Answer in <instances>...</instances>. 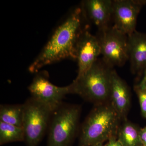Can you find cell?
<instances>
[{
  "label": "cell",
  "instance_id": "1",
  "mask_svg": "<svg viewBox=\"0 0 146 146\" xmlns=\"http://www.w3.org/2000/svg\"><path fill=\"white\" fill-rule=\"evenodd\" d=\"M85 19L82 7L73 11L56 29L42 52L29 67V71L36 73L42 67L67 58L76 60L77 44L88 28L83 27Z\"/></svg>",
  "mask_w": 146,
  "mask_h": 146
},
{
  "label": "cell",
  "instance_id": "2",
  "mask_svg": "<svg viewBox=\"0 0 146 146\" xmlns=\"http://www.w3.org/2000/svg\"><path fill=\"white\" fill-rule=\"evenodd\" d=\"M122 121L109 102L95 105L82 125L79 146H92L117 138Z\"/></svg>",
  "mask_w": 146,
  "mask_h": 146
},
{
  "label": "cell",
  "instance_id": "3",
  "mask_svg": "<svg viewBox=\"0 0 146 146\" xmlns=\"http://www.w3.org/2000/svg\"><path fill=\"white\" fill-rule=\"evenodd\" d=\"M113 69L102 58H98L88 70L77 76L71 84L72 94H77L95 105L109 102Z\"/></svg>",
  "mask_w": 146,
  "mask_h": 146
},
{
  "label": "cell",
  "instance_id": "4",
  "mask_svg": "<svg viewBox=\"0 0 146 146\" xmlns=\"http://www.w3.org/2000/svg\"><path fill=\"white\" fill-rule=\"evenodd\" d=\"M81 108L62 103L52 112L50 123L47 146H70L79 127Z\"/></svg>",
  "mask_w": 146,
  "mask_h": 146
},
{
  "label": "cell",
  "instance_id": "5",
  "mask_svg": "<svg viewBox=\"0 0 146 146\" xmlns=\"http://www.w3.org/2000/svg\"><path fill=\"white\" fill-rule=\"evenodd\" d=\"M23 128L27 146H37L49 125L53 111L41 102L31 98L24 104Z\"/></svg>",
  "mask_w": 146,
  "mask_h": 146
},
{
  "label": "cell",
  "instance_id": "6",
  "mask_svg": "<svg viewBox=\"0 0 146 146\" xmlns=\"http://www.w3.org/2000/svg\"><path fill=\"white\" fill-rule=\"evenodd\" d=\"M97 36L104 61L112 68L124 65L129 60L128 35L112 26Z\"/></svg>",
  "mask_w": 146,
  "mask_h": 146
},
{
  "label": "cell",
  "instance_id": "7",
  "mask_svg": "<svg viewBox=\"0 0 146 146\" xmlns=\"http://www.w3.org/2000/svg\"><path fill=\"white\" fill-rule=\"evenodd\" d=\"M28 89L31 98L46 105L53 112L61 104L66 95L72 94L71 84L64 87L54 85L48 79V74H36Z\"/></svg>",
  "mask_w": 146,
  "mask_h": 146
},
{
  "label": "cell",
  "instance_id": "8",
  "mask_svg": "<svg viewBox=\"0 0 146 146\" xmlns=\"http://www.w3.org/2000/svg\"><path fill=\"white\" fill-rule=\"evenodd\" d=\"M143 7L138 0L112 1V26L126 35L133 33Z\"/></svg>",
  "mask_w": 146,
  "mask_h": 146
},
{
  "label": "cell",
  "instance_id": "9",
  "mask_svg": "<svg viewBox=\"0 0 146 146\" xmlns=\"http://www.w3.org/2000/svg\"><path fill=\"white\" fill-rule=\"evenodd\" d=\"M101 54L99 41L87 29L82 34L77 44L76 60L78 65L77 76L83 74L91 68Z\"/></svg>",
  "mask_w": 146,
  "mask_h": 146
},
{
  "label": "cell",
  "instance_id": "10",
  "mask_svg": "<svg viewBox=\"0 0 146 146\" xmlns=\"http://www.w3.org/2000/svg\"><path fill=\"white\" fill-rule=\"evenodd\" d=\"M81 7L86 19L97 27L98 32L112 26V1L86 0L82 2Z\"/></svg>",
  "mask_w": 146,
  "mask_h": 146
},
{
  "label": "cell",
  "instance_id": "11",
  "mask_svg": "<svg viewBox=\"0 0 146 146\" xmlns=\"http://www.w3.org/2000/svg\"><path fill=\"white\" fill-rule=\"evenodd\" d=\"M109 102L122 121L127 119L131 104L130 90L114 69L111 74Z\"/></svg>",
  "mask_w": 146,
  "mask_h": 146
},
{
  "label": "cell",
  "instance_id": "12",
  "mask_svg": "<svg viewBox=\"0 0 146 146\" xmlns=\"http://www.w3.org/2000/svg\"><path fill=\"white\" fill-rule=\"evenodd\" d=\"M129 60L133 74L143 76L146 70V33L136 31L128 35Z\"/></svg>",
  "mask_w": 146,
  "mask_h": 146
},
{
  "label": "cell",
  "instance_id": "13",
  "mask_svg": "<svg viewBox=\"0 0 146 146\" xmlns=\"http://www.w3.org/2000/svg\"><path fill=\"white\" fill-rule=\"evenodd\" d=\"M118 130L117 140L123 146H141L143 145L140 136V128L127 119L122 121Z\"/></svg>",
  "mask_w": 146,
  "mask_h": 146
},
{
  "label": "cell",
  "instance_id": "14",
  "mask_svg": "<svg viewBox=\"0 0 146 146\" xmlns=\"http://www.w3.org/2000/svg\"><path fill=\"white\" fill-rule=\"evenodd\" d=\"M24 105L2 104L0 106V121L23 127Z\"/></svg>",
  "mask_w": 146,
  "mask_h": 146
},
{
  "label": "cell",
  "instance_id": "15",
  "mask_svg": "<svg viewBox=\"0 0 146 146\" xmlns=\"http://www.w3.org/2000/svg\"><path fill=\"white\" fill-rule=\"evenodd\" d=\"M23 127L0 121V145L25 141Z\"/></svg>",
  "mask_w": 146,
  "mask_h": 146
},
{
  "label": "cell",
  "instance_id": "16",
  "mask_svg": "<svg viewBox=\"0 0 146 146\" xmlns=\"http://www.w3.org/2000/svg\"><path fill=\"white\" fill-rule=\"evenodd\" d=\"M134 90L137 94L141 108V115L146 119V91L134 86Z\"/></svg>",
  "mask_w": 146,
  "mask_h": 146
},
{
  "label": "cell",
  "instance_id": "17",
  "mask_svg": "<svg viewBox=\"0 0 146 146\" xmlns=\"http://www.w3.org/2000/svg\"><path fill=\"white\" fill-rule=\"evenodd\" d=\"M134 86L146 91V70L143 75V77L141 79V81Z\"/></svg>",
  "mask_w": 146,
  "mask_h": 146
},
{
  "label": "cell",
  "instance_id": "18",
  "mask_svg": "<svg viewBox=\"0 0 146 146\" xmlns=\"http://www.w3.org/2000/svg\"><path fill=\"white\" fill-rule=\"evenodd\" d=\"M139 136L143 145L146 146V126L140 129Z\"/></svg>",
  "mask_w": 146,
  "mask_h": 146
},
{
  "label": "cell",
  "instance_id": "19",
  "mask_svg": "<svg viewBox=\"0 0 146 146\" xmlns=\"http://www.w3.org/2000/svg\"><path fill=\"white\" fill-rule=\"evenodd\" d=\"M105 146H123L117 138H112L108 140Z\"/></svg>",
  "mask_w": 146,
  "mask_h": 146
},
{
  "label": "cell",
  "instance_id": "20",
  "mask_svg": "<svg viewBox=\"0 0 146 146\" xmlns=\"http://www.w3.org/2000/svg\"><path fill=\"white\" fill-rule=\"evenodd\" d=\"M92 146H105V145H104L103 144V143H100L96 144V145H93Z\"/></svg>",
  "mask_w": 146,
  "mask_h": 146
},
{
  "label": "cell",
  "instance_id": "21",
  "mask_svg": "<svg viewBox=\"0 0 146 146\" xmlns=\"http://www.w3.org/2000/svg\"><path fill=\"white\" fill-rule=\"evenodd\" d=\"M141 146H145L143 145H141Z\"/></svg>",
  "mask_w": 146,
  "mask_h": 146
}]
</instances>
